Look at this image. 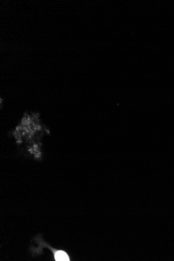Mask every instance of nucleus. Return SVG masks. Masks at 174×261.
Instances as JSON below:
<instances>
[{"instance_id":"nucleus-1","label":"nucleus","mask_w":174,"mask_h":261,"mask_svg":"<svg viewBox=\"0 0 174 261\" xmlns=\"http://www.w3.org/2000/svg\"><path fill=\"white\" fill-rule=\"evenodd\" d=\"M54 258L57 261H69L70 259L67 254L63 251H57L54 254Z\"/></svg>"}]
</instances>
